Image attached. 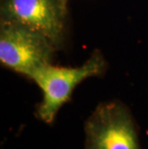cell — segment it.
<instances>
[{"label":"cell","mask_w":148,"mask_h":149,"mask_svg":"<svg viewBox=\"0 0 148 149\" xmlns=\"http://www.w3.org/2000/svg\"><path fill=\"white\" fill-rule=\"evenodd\" d=\"M85 149H141L138 130L120 101L100 103L85 123Z\"/></svg>","instance_id":"cell-2"},{"label":"cell","mask_w":148,"mask_h":149,"mask_svg":"<svg viewBox=\"0 0 148 149\" xmlns=\"http://www.w3.org/2000/svg\"><path fill=\"white\" fill-rule=\"evenodd\" d=\"M57 48L37 31L13 21L0 23V62L11 70L30 78L35 70L51 63Z\"/></svg>","instance_id":"cell-3"},{"label":"cell","mask_w":148,"mask_h":149,"mask_svg":"<svg viewBox=\"0 0 148 149\" xmlns=\"http://www.w3.org/2000/svg\"><path fill=\"white\" fill-rule=\"evenodd\" d=\"M106 68V61L99 52H94L83 65L75 68L54 65L51 63L42 65L29 78L42 93L36 116L46 124H52L61 108L71 99L75 88L88 78L102 76Z\"/></svg>","instance_id":"cell-1"},{"label":"cell","mask_w":148,"mask_h":149,"mask_svg":"<svg viewBox=\"0 0 148 149\" xmlns=\"http://www.w3.org/2000/svg\"><path fill=\"white\" fill-rule=\"evenodd\" d=\"M67 0H1V20L22 24L47 38L56 48L65 42Z\"/></svg>","instance_id":"cell-4"}]
</instances>
